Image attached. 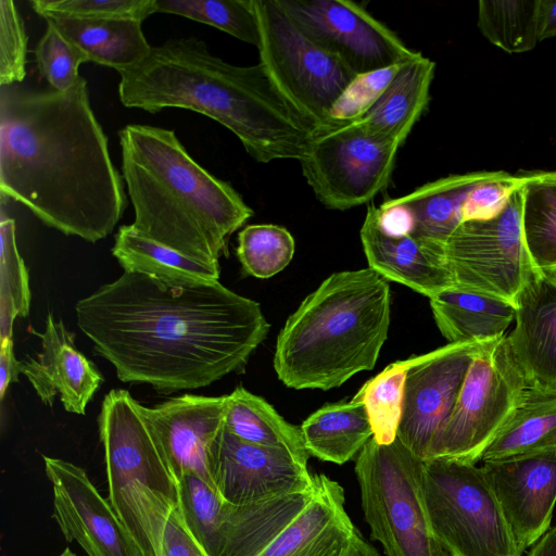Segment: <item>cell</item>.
<instances>
[{"instance_id": "ba28073f", "label": "cell", "mask_w": 556, "mask_h": 556, "mask_svg": "<svg viewBox=\"0 0 556 556\" xmlns=\"http://www.w3.org/2000/svg\"><path fill=\"white\" fill-rule=\"evenodd\" d=\"M252 5L260 63L270 80L312 135L330 128L332 108L357 76L306 36L277 0H252Z\"/></svg>"}, {"instance_id": "d4e9b609", "label": "cell", "mask_w": 556, "mask_h": 556, "mask_svg": "<svg viewBox=\"0 0 556 556\" xmlns=\"http://www.w3.org/2000/svg\"><path fill=\"white\" fill-rule=\"evenodd\" d=\"M493 173L476 172L440 178L388 202L408 214L412 237L444 243L464 222L465 207L472 191Z\"/></svg>"}, {"instance_id": "484cf974", "label": "cell", "mask_w": 556, "mask_h": 556, "mask_svg": "<svg viewBox=\"0 0 556 556\" xmlns=\"http://www.w3.org/2000/svg\"><path fill=\"white\" fill-rule=\"evenodd\" d=\"M429 300L435 324L450 343L497 340L516 314L514 302L456 287Z\"/></svg>"}, {"instance_id": "f6af8a7d", "label": "cell", "mask_w": 556, "mask_h": 556, "mask_svg": "<svg viewBox=\"0 0 556 556\" xmlns=\"http://www.w3.org/2000/svg\"><path fill=\"white\" fill-rule=\"evenodd\" d=\"M528 556H556V527L539 539Z\"/></svg>"}, {"instance_id": "ab89813d", "label": "cell", "mask_w": 556, "mask_h": 556, "mask_svg": "<svg viewBox=\"0 0 556 556\" xmlns=\"http://www.w3.org/2000/svg\"><path fill=\"white\" fill-rule=\"evenodd\" d=\"M27 34L12 0L0 1V86L22 84L26 77Z\"/></svg>"}, {"instance_id": "9c48e42d", "label": "cell", "mask_w": 556, "mask_h": 556, "mask_svg": "<svg viewBox=\"0 0 556 556\" xmlns=\"http://www.w3.org/2000/svg\"><path fill=\"white\" fill-rule=\"evenodd\" d=\"M422 494L433 533L451 556L522 555L481 467L424 462Z\"/></svg>"}, {"instance_id": "d6986e66", "label": "cell", "mask_w": 556, "mask_h": 556, "mask_svg": "<svg viewBox=\"0 0 556 556\" xmlns=\"http://www.w3.org/2000/svg\"><path fill=\"white\" fill-rule=\"evenodd\" d=\"M227 406L228 394H184L154 407L140 404V410L177 482L184 473L191 472L214 490L207 469V453L224 427Z\"/></svg>"}, {"instance_id": "7402d4cb", "label": "cell", "mask_w": 556, "mask_h": 556, "mask_svg": "<svg viewBox=\"0 0 556 556\" xmlns=\"http://www.w3.org/2000/svg\"><path fill=\"white\" fill-rule=\"evenodd\" d=\"M359 235L369 268L386 280L404 285L429 299L454 287L444 243L410 235H389L379 224L375 205L368 207Z\"/></svg>"}, {"instance_id": "bcb514c9", "label": "cell", "mask_w": 556, "mask_h": 556, "mask_svg": "<svg viewBox=\"0 0 556 556\" xmlns=\"http://www.w3.org/2000/svg\"><path fill=\"white\" fill-rule=\"evenodd\" d=\"M351 556H380V554L357 531Z\"/></svg>"}, {"instance_id": "277c9868", "label": "cell", "mask_w": 556, "mask_h": 556, "mask_svg": "<svg viewBox=\"0 0 556 556\" xmlns=\"http://www.w3.org/2000/svg\"><path fill=\"white\" fill-rule=\"evenodd\" d=\"M122 170L141 235L219 267L231 235L252 217L233 187L204 169L175 131L129 124L118 131Z\"/></svg>"}, {"instance_id": "8fae6325", "label": "cell", "mask_w": 556, "mask_h": 556, "mask_svg": "<svg viewBox=\"0 0 556 556\" xmlns=\"http://www.w3.org/2000/svg\"><path fill=\"white\" fill-rule=\"evenodd\" d=\"M401 146L351 121L313 134L299 162L317 200L344 211L369 202L389 185Z\"/></svg>"}, {"instance_id": "9a60e30c", "label": "cell", "mask_w": 556, "mask_h": 556, "mask_svg": "<svg viewBox=\"0 0 556 556\" xmlns=\"http://www.w3.org/2000/svg\"><path fill=\"white\" fill-rule=\"evenodd\" d=\"M485 342L448 343L407 358L397 439L425 462L432 441L450 416L466 374Z\"/></svg>"}, {"instance_id": "ffe728a7", "label": "cell", "mask_w": 556, "mask_h": 556, "mask_svg": "<svg viewBox=\"0 0 556 556\" xmlns=\"http://www.w3.org/2000/svg\"><path fill=\"white\" fill-rule=\"evenodd\" d=\"M514 304L506 338L526 387L556 394V274L533 267Z\"/></svg>"}, {"instance_id": "836d02e7", "label": "cell", "mask_w": 556, "mask_h": 556, "mask_svg": "<svg viewBox=\"0 0 556 556\" xmlns=\"http://www.w3.org/2000/svg\"><path fill=\"white\" fill-rule=\"evenodd\" d=\"M407 369V359L392 363L354 395L365 405L378 444H391L397 438Z\"/></svg>"}, {"instance_id": "ac0fdd59", "label": "cell", "mask_w": 556, "mask_h": 556, "mask_svg": "<svg viewBox=\"0 0 556 556\" xmlns=\"http://www.w3.org/2000/svg\"><path fill=\"white\" fill-rule=\"evenodd\" d=\"M481 469L523 553L549 529L556 503V448L484 460Z\"/></svg>"}, {"instance_id": "cb8c5ba5", "label": "cell", "mask_w": 556, "mask_h": 556, "mask_svg": "<svg viewBox=\"0 0 556 556\" xmlns=\"http://www.w3.org/2000/svg\"><path fill=\"white\" fill-rule=\"evenodd\" d=\"M434 68L435 63L421 53L400 64L379 98L354 121L403 144L428 105Z\"/></svg>"}, {"instance_id": "44dd1931", "label": "cell", "mask_w": 556, "mask_h": 556, "mask_svg": "<svg viewBox=\"0 0 556 556\" xmlns=\"http://www.w3.org/2000/svg\"><path fill=\"white\" fill-rule=\"evenodd\" d=\"M36 357L20 362V372L28 379L42 403L53 406L59 395L65 410L84 415L104 378L96 365L75 345V333L63 320L55 321L49 313Z\"/></svg>"}, {"instance_id": "b9f144b4", "label": "cell", "mask_w": 556, "mask_h": 556, "mask_svg": "<svg viewBox=\"0 0 556 556\" xmlns=\"http://www.w3.org/2000/svg\"><path fill=\"white\" fill-rule=\"evenodd\" d=\"M159 556H208L188 529L179 506L167 517L161 535Z\"/></svg>"}, {"instance_id": "7bdbcfd3", "label": "cell", "mask_w": 556, "mask_h": 556, "mask_svg": "<svg viewBox=\"0 0 556 556\" xmlns=\"http://www.w3.org/2000/svg\"><path fill=\"white\" fill-rule=\"evenodd\" d=\"M0 397L4 399L5 392L12 382L18 381L20 362L14 357L12 338L0 341Z\"/></svg>"}, {"instance_id": "1f68e13d", "label": "cell", "mask_w": 556, "mask_h": 556, "mask_svg": "<svg viewBox=\"0 0 556 556\" xmlns=\"http://www.w3.org/2000/svg\"><path fill=\"white\" fill-rule=\"evenodd\" d=\"M521 227L532 266L556 274V172L523 175Z\"/></svg>"}, {"instance_id": "4fadbf2b", "label": "cell", "mask_w": 556, "mask_h": 556, "mask_svg": "<svg viewBox=\"0 0 556 556\" xmlns=\"http://www.w3.org/2000/svg\"><path fill=\"white\" fill-rule=\"evenodd\" d=\"M182 518L208 556H257L306 507L308 493L254 504L224 501L198 476L178 481Z\"/></svg>"}, {"instance_id": "52a82bcc", "label": "cell", "mask_w": 556, "mask_h": 556, "mask_svg": "<svg viewBox=\"0 0 556 556\" xmlns=\"http://www.w3.org/2000/svg\"><path fill=\"white\" fill-rule=\"evenodd\" d=\"M422 464L397 438L364 445L355 463L365 519L386 556H451L430 525Z\"/></svg>"}, {"instance_id": "8992f818", "label": "cell", "mask_w": 556, "mask_h": 556, "mask_svg": "<svg viewBox=\"0 0 556 556\" xmlns=\"http://www.w3.org/2000/svg\"><path fill=\"white\" fill-rule=\"evenodd\" d=\"M109 501L143 556H159L161 535L179 506L178 482L156 439L127 390H111L98 416Z\"/></svg>"}, {"instance_id": "3957f363", "label": "cell", "mask_w": 556, "mask_h": 556, "mask_svg": "<svg viewBox=\"0 0 556 556\" xmlns=\"http://www.w3.org/2000/svg\"><path fill=\"white\" fill-rule=\"evenodd\" d=\"M122 104L149 113L180 108L203 114L236 135L255 161H300L312 132L276 88L261 63L230 64L197 37L151 47L122 70Z\"/></svg>"}, {"instance_id": "7dc6e473", "label": "cell", "mask_w": 556, "mask_h": 556, "mask_svg": "<svg viewBox=\"0 0 556 556\" xmlns=\"http://www.w3.org/2000/svg\"><path fill=\"white\" fill-rule=\"evenodd\" d=\"M58 556H77L75 553H73L70 548H65L60 555Z\"/></svg>"}, {"instance_id": "f1b7e54d", "label": "cell", "mask_w": 556, "mask_h": 556, "mask_svg": "<svg viewBox=\"0 0 556 556\" xmlns=\"http://www.w3.org/2000/svg\"><path fill=\"white\" fill-rule=\"evenodd\" d=\"M112 254L124 271L142 274L172 283L218 281L219 267L208 266L124 225L115 235Z\"/></svg>"}, {"instance_id": "5bb4252c", "label": "cell", "mask_w": 556, "mask_h": 556, "mask_svg": "<svg viewBox=\"0 0 556 556\" xmlns=\"http://www.w3.org/2000/svg\"><path fill=\"white\" fill-rule=\"evenodd\" d=\"M312 40L356 76L402 64L414 51L383 23L350 0H277Z\"/></svg>"}, {"instance_id": "60d3db41", "label": "cell", "mask_w": 556, "mask_h": 556, "mask_svg": "<svg viewBox=\"0 0 556 556\" xmlns=\"http://www.w3.org/2000/svg\"><path fill=\"white\" fill-rule=\"evenodd\" d=\"M399 65L357 76L330 112L331 127L364 114L388 86Z\"/></svg>"}, {"instance_id": "f35d334b", "label": "cell", "mask_w": 556, "mask_h": 556, "mask_svg": "<svg viewBox=\"0 0 556 556\" xmlns=\"http://www.w3.org/2000/svg\"><path fill=\"white\" fill-rule=\"evenodd\" d=\"M33 10L42 16L78 20H130L142 23L156 13L155 0H33Z\"/></svg>"}, {"instance_id": "2e32d148", "label": "cell", "mask_w": 556, "mask_h": 556, "mask_svg": "<svg viewBox=\"0 0 556 556\" xmlns=\"http://www.w3.org/2000/svg\"><path fill=\"white\" fill-rule=\"evenodd\" d=\"M215 492L231 504H254L308 493L314 477L286 451L248 443L220 429L207 453Z\"/></svg>"}, {"instance_id": "74e56055", "label": "cell", "mask_w": 556, "mask_h": 556, "mask_svg": "<svg viewBox=\"0 0 556 556\" xmlns=\"http://www.w3.org/2000/svg\"><path fill=\"white\" fill-rule=\"evenodd\" d=\"M46 24L34 50L37 67L50 88L64 92L76 84L80 77L78 68L88 59L52 21L46 20Z\"/></svg>"}, {"instance_id": "7c38bea8", "label": "cell", "mask_w": 556, "mask_h": 556, "mask_svg": "<svg viewBox=\"0 0 556 556\" xmlns=\"http://www.w3.org/2000/svg\"><path fill=\"white\" fill-rule=\"evenodd\" d=\"M521 184L495 215L466 219L445 240L454 287L514 302L533 269L522 236Z\"/></svg>"}, {"instance_id": "30bf717a", "label": "cell", "mask_w": 556, "mask_h": 556, "mask_svg": "<svg viewBox=\"0 0 556 556\" xmlns=\"http://www.w3.org/2000/svg\"><path fill=\"white\" fill-rule=\"evenodd\" d=\"M527 387L506 336L485 342L475 356L454 407L427 459L476 464L520 404Z\"/></svg>"}, {"instance_id": "5b68a950", "label": "cell", "mask_w": 556, "mask_h": 556, "mask_svg": "<svg viewBox=\"0 0 556 556\" xmlns=\"http://www.w3.org/2000/svg\"><path fill=\"white\" fill-rule=\"evenodd\" d=\"M390 287L371 268L330 275L280 330L274 369L295 390H330L371 370L388 338Z\"/></svg>"}, {"instance_id": "e575fe53", "label": "cell", "mask_w": 556, "mask_h": 556, "mask_svg": "<svg viewBox=\"0 0 556 556\" xmlns=\"http://www.w3.org/2000/svg\"><path fill=\"white\" fill-rule=\"evenodd\" d=\"M155 12L180 15L213 26L256 47L260 42L252 0H155Z\"/></svg>"}, {"instance_id": "ee69618b", "label": "cell", "mask_w": 556, "mask_h": 556, "mask_svg": "<svg viewBox=\"0 0 556 556\" xmlns=\"http://www.w3.org/2000/svg\"><path fill=\"white\" fill-rule=\"evenodd\" d=\"M538 36L539 41L556 37V0H539Z\"/></svg>"}, {"instance_id": "603a6c76", "label": "cell", "mask_w": 556, "mask_h": 556, "mask_svg": "<svg viewBox=\"0 0 556 556\" xmlns=\"http://www.w3.org/2000/svg\"><path fill=\"white\" fill-rule=\"evenodd\" d=\"M306 507L257 556H351L357 529L346 514L344 490L326 475H313Z\"/></svg>"}, {"instance_id": "d6a6232c", "label": "cell", "mask_w": 556, "mask_h": 556, "mask_svg": "<svg viewBox=\"0 0 556 556\" xmlns=\"http://www.w3.org/2000/svg\"><path fill=\"white\" fill-rule=\"evenodd\" d=\"M539 0H480L478 28L493 45L507 53H522L535 47Z\"/></svg>"}, {"instance_id": "e0dca14e", "label": "cell", "mask_w": 556, "mask_h": 556, "mask_svg": "<svg viewBox=\"0 0 556 556\" xmlns=\"http://www.w3.org/2000/svg\"><path fill=\"white\" fill-rule=\"evenodd\" d=\"M43 463L53 488V518L66 541H76L88 556H143L83 468L49 456Z\"/></svg>"}, {"instance_id": "83f0119b", "label": "cell", "mask_w": 556, "mask_h": 556, "mask_svg": "<svg viewBox=\"0 0 556 556\" xmlns=\"http://www.w3.org/2000/svg\"><path fill=\"white\" fill-rule=\"evenodd\" d=\"M87 56L88 62L117 72L140 62L151 47L141 23L130 20L48 17Z\"/></svg>"}, {"instance_id": "7a4b0ae2", "label": "cell", "mask_w": 556, "mask_h": 556, "mask_svg": "<svg viewBox=\"0 0 556 556\" xmlns=\"http://www.w3.org/2000/svg\"><path fill=\"white\" fill-rule=\"evenodd\" d=\"M124 178L79 77L67 91L0 86V191L43 224L97 242L127 206Z\"/></svg>"}, {"instance_id": "8d00e7d4", "label": "cell", "mask_w": 556, "mask_h": 556, "mask_svg": "<svg viewBox=\"0 0 556 556\" xmlns=\"http://www.w3.org/2000/svg\"><path fill=\"white\" fill-rule=\"evenodd\" d=\"M0 319L14 321L29 313L30 291L27 268L21 257L15 240V220L5 216L1 207L0 222Z\"/></svg>"}, {"instance_id": "4316f807", "label": "cell", "mask_w": 556, "mask_h": 556, "mask_svg": "<svg viewBox=\"0 0 556 556\" xmlns=\"http://www.w3.org/2000/svg\"><path fill=\"white\" fill-rule=\"evenodd\" d=\"M306 451L324 462L342 465L352 459L372 438V429L364 403L326 404L301 425Z\"/></svg>"}, {"instance_id": "f546056e", "label": "cell", "mask_w": 556, "mask_h": 556, "mask_svg": "<svg viewBox=\"0 0 556 556\" xmlns=\"http://www.w3.org/2000/svg\"><path fill=\"white\" fill-rule=\"evenodd\" d=\"M224 427L242 441L286 451L307 465L311 455L305 448L301 428L289 424L268 402L243 387L228 394Z\"/></svg>"}, {"instance_id": "6da1fadb", "label": "cell", "mask_w": 556, "mask_h": 556, "mask_svg": "<svg viewBox=\"0 0 556 556\" xmlns=\"http://www.w3.org/2000/svg\"><path fill=\"white\" fill-rule=\"evenodd\" d=\"M76 321L123 382L162 394L243 371L269 323L219 281L172 283L124 271L75 305Z\"/></svg>"}, {"instance_id": "d590c367", "label": "cell", "mask_w": 556, "mask_h": 556, "mask_svg": "<svg viewBox=\"0 0 556 556\" xmlns=\"http://www.w3.org/2000/svg\"><path fill=\"white\" fill-rule=\"evenodd\" d=\"M294 249L292 235L278 225H248L238 235L239 262L247 275L256 278H269L286 268Z\"/></svg>"}, {"instance_id": "4dcf8cb0", "label": "cell", "mask_w": 556, "mask_h": 556, "mask_svg": "<svg viewBox=\"0 0 556 556\" xmlns=\"http://www.w3.org/2000/svg\"><path fill=\"white\" fill-rule=\"evenodd\" d=\"M556 448V394L527 389L481 460Z\"/></svg>"}]
</instances>
